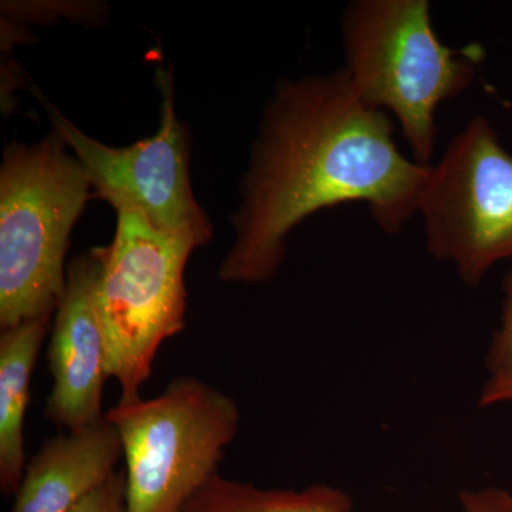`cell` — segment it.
Here are the masks:
<instances>
[{"label": "cell", "instance_id": "obj_1", "mask_svg": "<svg viewBox=\"0 0 512 512\" xmlns=\"http://www.w3.org/2000/svg\"><path fill=\"white\" fill-rule=\"evenodd\" d=\"M430 173L431 165L403 156L390 117L360 100L343 67L284 79L266 107L218 275L271 281L292 229L335 205L363 202L380 228L397 234L419 212Z\"/></svg>", "mask_w": 512, "mask_h": 512}, {"label": "cell", "instance_id": "obj_2", "mask_svg": "<svg viewBox=\"0 0 512 512\" xmlns=\"http://www.w3.org/2000/svg\"><path fill=\"white\" fill-rule=\"evenodd\" d=\"M343 66L360 100L392 111L417 163L431 165L436 110L476 79L478 52L440 42L427 0H356L342 18Z\"/></svg>", "mask_w": 512, "mask_h": 512}, {"label": "cell", "instance_id": "obj_3", "mask_svg": "<svg viewBox=\"0 0 512 512\" xmlns=\"http://www.w3.org/2000/svg\"><path fill=\"white\" fill-rule=\"evenodd\" d=\"M55 130L12 143L0 168V326L50 318L66 292L70 232L90 197L89 178Z\"/></svg>", "mask_w": 512, "mask_h": 512}, {"label": "cell", "instance_id": "obj_4", "mask_svg": "<svg viewBox=\"0 0 512 512\" xmlns=\"http://www.w3.org/2000/svg\"><path fill=\"white\" fill-rule=\"evenodd\" d=\"M106 419L123 444L127 512H181L217 476L241 414L227 393L181 376L154 399H120Z\"/></svg>", "mask_w": 512, "mask_h": 512}, {"label": "cell", "instance_id": "obj_5", "mask_svg": "<svg viewBox=\"0 0 512 512\" xmlns=\"http://www.w3.org/2000/svg\"><path fill=\"white\" fill-rule=\"evenodd\" d=\"M109 247L100 248L94 303L107 348V375L120 399L140 396L165 340L185 328L184 272L194 239L161 231L141 212L117 208Z\"/></svg>", "mask_w": 512, "mask_h": 512}, {"label": "cell", "instance_id": "obj_6", "mask_svg": "<svg viewBox=\"0 0 512 512\" xmlns=\"http://www.w3.org/2000/svg\"><path fill=\"white\" fill-rule=\"evenodd\" d=\"M427 251L477 286L512 259V156L485 117H473L448 144L421 198Z\"/></svg>", "mask_w": 512, "mask_h": 512}, {"label": "cell", "instance_id": "obj_7", "mask_svg": "<svg viewBox=\"0 0 512 512\" xmlns=\"http://www.w3.org/2000/svg\"><path fill=\"white\" fill-rule=\"evenodd\" d=\"M157 84L163 94L158 133L123 148L104 146L87 136L39 90L35 89V94L101 200L116 210L134 208L154 227L194 239L202 247L212 239V225L192 194L190 143L175 114L173 76L160 69Z\"/></svg>", "mask_w": 512, "mask_h": 512}, {"label": "cell", "instance_id": "obj_8", "mask_svg": "<svg viewBox=\"0 0 512 512\" xmlns=\"http://www.w3.org/2000/svg\"><path fill=\"white\" fill-rule=\"evenodd\" d=\"M100 264V248L72 262L67 271L66 292L53 323L49 346L53 387L46 416L67 431L104 419L101 400L109 377L107 348L94 303Z\"/></svg>", "mask_w": 512, "mask_h": 512}, {"label": "cell", "instance_id": "obj_9", "mask_svg": "<svg viewBox=\"0 0 512 512\" xmlns=\"http://www.w3.org/2000/svg\"><path fill=\"white\" fill-rule=\"evenodd\" d=\"M121 457L119 433L106 416L46 440L26 464L12 512H72L116 473Z\"/></svg>", "mask_w": 512, "mask_h": 512}, {"label": "cell", "instance_id": "obj_10", "mask_svg": "<svg viewBox=\"0 0 512 512\" xmlns=\"http://www.w3.org/2000/svg\"><path fill=\"white\" fill-rule=\"evenodd\" d=\"M463 512H512V495L501 488L464 491ZM348 494L330 485L302 490L261 488L217 474L181 512H350Z\"/></svg>", "mask_w": 512, "mask_h": 512}, {"label": "cell", "instance_id": "obj_11", "mask_svg": "<svg viewBox=\"0 0 512 512\" xmlns=\"http://www.w3.org/2000/svg\"><path fill=\"white\" fill-rule=\"evenodd\" d=\"M50 318L2 329L0 336V488L15 494L26 470V410L30 380Z\"/></svg>", "mask_w": 512, "mask_h": 512}, {"label": "cell", "instance_id": "obj_12", "mask_svg": "<svg viewBox=\"0 0 512 512\" xmlns=\"http://www.w3.org/2000/svg\"><path fill=\"white\" fill-rule=\"evenodd\" d=\"M503 313L485 356V380L478 406L512 407V269L505 276Z\"/></svg>", "mask_w": 512, "mask_h": 512}, {"label": "cell", "instance_id": "obj_13", "mask_svg": "<svg viewBox=\"0 0 512 512\" xmlns=\"http://www.w3.org/2000/svg\"><path fill=\"white\" fill-rule=\"evenodd\" d=\"M126 508V473L123 470L116 471L72 512H127Z\"/></svg>", "mask_w": 512, "mask_h": 512}]
</instances>
